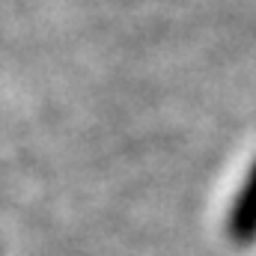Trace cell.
I'll use <instances>...</instances> for the list:
<instances>
[{
    "label": "cell",
    "instance_id": "1",
    "mask_svg": "<svg viewBox=\"0 0 256 256\" xmlns=\"http://www.w3.org/2000/svg\"><path fill=\"white\" fill-rule=\"evenodd\" d=\"M226 236L232 244L248 248L256 242V161L250 164L248 179L242 182V188L236 194L230 214H226Z\"/></svg>",
    "mask_w": 256,
    "mask_h": 256
}]
</instances>
